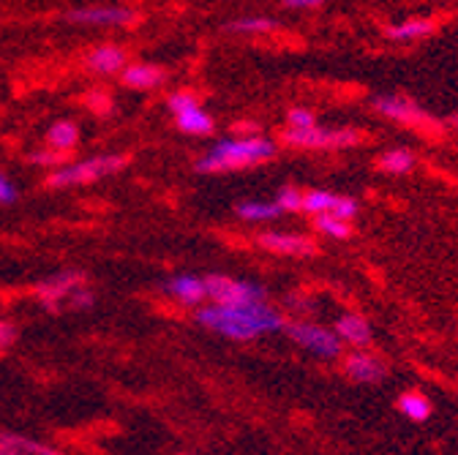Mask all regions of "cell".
<instances>
[{
  "instance_id": "obj_1",
  "label": "cell",
  "mask_w": 458,
  "mask_h": 455,
  "mask_svg": "<svg viewBox=\"0 0 458 455\" xmlns=\"http://www.w3.org/2000/svg\"><path fill=\"white\" fill-rule=\"evenodd\" d=\"M194 322L208 333H216L229 341H241V344L257 341L270 333H284V324H286L284 314L276 306H270V300L251 303V306L205 303L194 311Z\"/></svg>"
},
{
  "instance_id": "obj_2",
  "label": "cell",
  "mask_w": 458,
  "mask_h": 455,
  "mask_svg": "<svg viewBox=\"0 0 458 455\" xmlns=\"http://www.w3.org/2000/svg\"><path fill=\"white\" fill-rule=\"evenodd\" d=\"M276 153H278V145L265 134L226 137V139H218L208 153H202L194 161V169L199 175H226V173H238V169L259 166L276 158Z\"/></svg>"
},
{
  "instance_id": "obj_3",
  "label": "cell",
  "mask_w": 458,
  "mask_h": 455,
  "mask_svg": "<svg viewBox=\"0 0 458 455\" xmlns=\"http://www.w3.org/2000/svg\"><path fill=\"white\" fill-rule=\"evenodd\" d=\"M126 166H129V156H123V153H101V156H90L82 161H66L64 166L52 169L44 181V186L55 189V191L90 186V183H98L104 178L123 173Z\"/></svg>"
},
{
  "instance_id": "obj_4",
  "label": "cell",
  "mask_w": 458,
  "mask_h": 455,
  "mask_svg": "<svg viewBox=\"0 0 458 455\" xmlns=\"http://www.w3.org/2000/svg\"><path fill=\"white\" fill-rule=\"evenodd\" d=\"M286 338L303 352L319 358V360H338L344 358V344L333 327H325L311 319H286L284 324Z\"/></svg>"
},
{
  "instance_id": "obj_5",
  "label": "cell",
  "mask_w": 458,
  "mask_h": 455,
  "mask_svg": "<svg viewBox=\"0 0 458 455\" xmlns=\"http://www.w3.org/2000/svg\"><path fill=\"white\" fill-rule=\"evenodd\" d=\"M281 139L290 147H301V150H347V147L360 145V131L317 123L309 129H286Z\"/></svg>"
},
{
  "instance_id": "obj_6",
  "label": "cell",
  "mask_w": 458,
  "mask_h": 455,
  "mask_svg": "<svg viewBox=\"0 0 458 455\" xmlns=\"http://www.w3.org/2000/svg\"><path fill=\"white\" fill-rule=\"evenodd\" d=\"M205 287H208V303H216V306H251V303L267 300V290L262 283L224 275V273L205 275Z\"/></svg>"
},
{
  "instance_id": "obj_7",
  "label": "cell",
  "mask_w": 458,
  "mask_h": 455,
  "mask_svg": "<svg viewBox=\"0 0 458 455\" xmlns=\"http://www.w3.org/2000/svg\"><path fill=\"white\" fill-rule=\"evenodd\" d=\"M82 283H88V275L77 267H69V270L41 278L33 287V298L44 311H61L66 308V300L72 298V292L82 287Z\"/></svg>"
},
{
  "instance_id": "obj_8",
  "label": "cell",
  "mask_w": 458,
  "mask_h": 455,
  "mask_svg": "<svg viewBox=\"0 0 458 455\" xmlns=\"http://www.w3.org/2000/svg\"><path fill=\"white\" fill-rule=\"evenodd\" d=\"M64 20L69 25H85V28H131L137 25L140 14L129 6H82V9H69Z\"/></svg>"
},
{
  "instance_id": "obj_9",
  "label": "cell",
  "mask_w": 458,
  "mask_h": 455,
  "mask_svg": "<svg viewBox=\"0 0 458 455\" xmlns=\"http://www.w3.org/2000/svg\"><path fill=\"white\" fill-rule=\"evenodd\" d=\"M374 112H379L382 118L401 123V126H428L431 118L428 112L410 96H401V93H387V96H374L371 98Z\"/></svg>"
},
{
  "instance_id": "obj_10",
  "label": "cell",
  "mask_w": 458,
  "mask_h": 455,
  "mask_svg": "<svg viewBox=\"0 0 458 455\" xmlns=\"http://www.w3.org/2000/svg\"><path fill=\"white\" fill-rule=\"evenodd\" d=\"M158 292L166 295L169 300H175L186 308H199L208 303V287H205V275L194 273H175L166 275L158 283Z\"/></svg>"
},
{
  "instance_id": "obj_11",
  "label": "cell",
  "mask_w": 458,
  "mask_h": 455,
  "mask_svg": "<svg viewBox=\"0 0 458 455\" xmlns=\"http://www.w3.org/2000/svg\"><path fill=\"white\" fill-rule=\"evenodd\" d=\"M259 249L276 254V257H295V259H309L317 254V243L309 235H298V232H259L257 235Z\"/></svg>"
},
{
  "instance_id": "obj_12",
  "label": "cell",
  "mask_w": 458,
  "mask_h": 455,
  "mask_svg": "<svg viewBox=\"0 0 458 455\" xmlns=\"http://www.w3.org/2000/svg\"><path fill=\"white\" fill-rule=\"evenodd\" d=\"M129 63H131V61H129L126 46L112 44V41H109V44H98V46L88 49V55L82 58L85 72L98 74V77H114V74L121 77V72H123Z\"/></svg>"
},
{
  "instance_id": "obj_13",
  "label": "cell",
  "mask_w": 458,
  "mask_h": 455,
  "mask_svg": "<svg viewBox=\"0 0 458 455\" xmlns=\"http://www.w3.org/2000/svg\"><path fill=\"white\" fill-rule=\"evenodd\" d=\"M344 374L358 384H379L387 376V363L374 352L352 350L350 355H344Z\"/></svg>"
},
{
  "instance_id": "obj_14",
  "label": "cell",
  "mask_w": 458,
  "mask_h": 455,
  "mask_svg": "<svg viewBox=\"0 0 458 455\" xmlns=\"http://www.w3.org/2000/svg\"><path fill=\"white\" fill-rule=\"evenodd\" d=\"M0 455H69V452L44 439H33L20 431L0 428Z\"/></svg>"
},
{
  "instance_id": "obj_15",
  "label": "cell",
  "mask_w": 458,
  "mask_h": 455,
  "mask_svg": "<svg viewBox=\"0 0 458 455\" xmlns=\"http://www.w3.org/2000/svg\"><path fill=\"white\" fill-rule=\"evenodd\" d=\"M333 330L338 333L341 344H344V347H352V350H366V347H371V341H374L371 322H369L363 314H355V311L341 314V316L335 319Z\"/></svg>"
},
{
  "instance_id": "obj_16",
  "label": "cell",
  "mask_w": 458,
  "mask_h": 455,
  "mask_svg": "<svg viewBox=\"0 0 458 455\" xmlns=\"http://www.w3.org/2000/svg\"><path fill=\"white\" fill-rule=\"evenodd\" d=\"M169 80L166 69L158 66V63H148V61H140V63H129L123 72H121V82L129 88V90H156L161 88L164 82Z\"/></svg>"
},
{
  "instance_id": "obj_17",
  "label": "cell",
  "mask_w": 458,
  "mask_h": 455,
  "mask_svg": "<svg viewBox=\"0 0 458 455\" xmlns=\"http://www.w3.org/2000/svg\"><path fill=\"white\" fill-rule=\"evenodd\" d=\"M434 30H437V22H434V20L410 17V20H401V22L387 25V28H385V36H387L390 41H398V44H410V41L428 38Z\"/></svg>"
},
{
  "instance_id": "obj_18",
  "label": "cell",
  "mask_w": 458,
  "mask_h": 455,
  "mask_svg": "<svg viewBox=\"0 0 458 455\" xmlns=\"http://www.w3.org/2000/svg\"><path fill=\"white\" fill-rule=\"evenodd\" d=\"M235 215L241 221H249V223H267V221H276L284 215V210L278 207V202H259V199H246V202H238L235 205Z\"/></svg>"
},
{
  "instance_id": "obj_19",
  "label": "cell",
  "mask_w": 458,
  "mask_h": 455,
  "mask_svg": "<svg viewBox=\"0 0 458 455\" xmlns=\"http://www.w3.org/2000/svg\"><path fill=\"white\" fill-rule=\"evenodd\" d=\"M395 407H398L401 415H404L407 420H412V423H426V420L431 417V412H434L431 401H428V398H426L420 390H407V392H401V395H398V401H395Z\"/></svg>"
},
{
  "instance_id": "obj_20",
  "label": "cell",
  "mask_w": 458,
  "mask_h": 455,
  "mask_svg": "<svg viewBox=\"0 0 458 455\" xmlns=\"http://www.w3.org/2000/svg\"><path fill=\"white\" fill-rule=\"evenodd\" d=\"M175 126L181 134H189V137H210L216 131L213 118L202 106H194V109L183 112V115H175Z\"/></svg>"
},
{
  "instance_id": "obj_21",
  "label": "cell",
  "mask_w": 458,
  "mask_h": 455,
  "mask_svg": "<svg viewBox=\"0 0 458 455\" xmlns=\"http://www.w3.org/2000/svg\"><path fill=\"white\" fill-rule=\"evenodd\" d=\"M80 145V126L74 121H57L47 129V147L72 153Z\"/></svg>"
},
{
  "instance_id": "obj_22",
  "label": "cell",
  "mask_w": 458,
  "mask_h": 455,
  "mask_svg": "<svg viewBox=\"0 0 458 455\" xmlns=\"http://www.w3.org/2000/svg\"><path fill=\"white\" fill-rule=\"evenodd\" d=\"M377 164H379L382 173H387V175H407V173H412V169H415L418 158L407 147H390V150H385L379 156Z\"/></svg>"
},
{
  "instance_id": "obj_23",
  "label": "cell",
  "mask_w": 458,
  "mask_h": 455,
  "mask_svg": "<svg viewBox=\"0 0 458 455\" xmlns=\"http://www.w3.org/2000/svg\"><path fill=\"white\" fill-rule=\"evenodd\" d=\"M278 22L273 17H241V20H229L224 25L226 33H238V36H265L273 33Z\"/></svg>"
},
{
  "instance_id": "obj_24",
  "label": "cell",
  "mask_w": 458,
  "mask_h": 455,
  "mask_svg": "<svg viewBox=\"0 0 458 455\" xmlns=\"http://www.w3.org/2000/svg\"><path fill=\"white\" fill-rule=\"evenodd\" d=\"M314 230L330 240H347V238H352V221L322 213V215H314Z\"/></svg>"
},
{
  "instance_id": "obj_25",
  "label": "cell",
  "mask_w": 458,
  "mask_h": 455,
  "mask_svg": "<svg viewBox=\"0 0 458 455\" xmlns=\"http://www.w3.org/2000/svg\"><path fill=\"white\" fill-rule=\"evenodd\" d=\"M341 194H333V191H325V189H311V191H303V213L309 215H322V213H333L335 210V202H338Z\"/></svg>"
},
{
  "instance_id": "obj_26",
  "label": "cell",
  "mask_w": 458,
  "mask_h": 455,
  "mask_svg": "<svg viewBox=\"0 0 458 455\" xmlns=\"http://www.w3.org/2000/svg\"><path fill=\"white\" fill-rule=\"evenodd\" d=\"M276 202L284 213H301L303 210V191L298 186H281Z\"/></svg>"
},
{
  "instance_id": "obj_27",
  "label": "cell",
  "mask_w": 458,
  "mask_h": 455,
  "mask_svg": "<svg viewBox=\"0 0 458 455\" xmlns=\"http://www.w3.org/2000/svg\"><path fill=\"white\" fill-rule=\"evenodd\" d=\"M194 106H202V104H199V98H197L194 93H189V90H178V93H169V96H166V109L172 112V118H175V115H183V112H189V109H194Z\"/></svg>"
},
{
  "instance_id": "obj_28",
  "label": "cell",
  "mask_w": 458,
  "mask_h": 455,
  "mask_svg": "<svg viewBox=\"0 0 458 455\" xmlns=\"http://www.w3.org/2000/svg\"><path fill=\"white\" fill-rule=\"evenodd\" d=\"M66 156L69 153H61V150H52V147H44V150H30L28 153V161L36 164V166H47V169H57L66 164Z\"/></svg>"
},
{
  "instance_id": "obj_29",
  "label": "cell",
  "mask_w": 458,
  "mask_h": 455,
  "mask_svg": "<svg viewBox=\"0 0 458 455\" xmlns=\"http://www.w3.org/2000/svg\"><path fill=\"white\" fill-rule=\"evenodd\" d=\"M317 126V115L309 106H293L286 112V129H309Z\"/></svg>"
},
{
  "instance_id": "obj_30",
  "label": "cell",
  "mask_w": 458,
  "mask_h": 455,
  "mask_svg": "<svg viewBox=\"0 0 458 455\" xmlns=\"http://www.w3.org/2000/svg\"><path fill=\"white\" fill-rule=\"evenodd\" d=\"M93 306H96V292L88 287V283L77 287V290L72 292V298L66 300V308H72V311H88V308H93Z\"/></svg>"
},
{
  "instance_id": "obj_31",
  "label": "cell",
  "mask_w": 458,
  "mask_h": 455,
  "mask_svg": "<svg viewBox=\"0 0 458 455\" xmlns=\"http://www.w3.org/2000/svg\"><path fill=\"white\" fill-rule=\"evenodd\" d=\"M82 101L88 104V109L96 112V115H109V112H112V96L104 93V90H90Z\"/></svg>"
},
{
  "instance_id": "obj_32",
  "label": "cell",
  "mask_w": 458,
  "mask_h": 455,
  "mask_svg": "<svg viewBox=\"0 0 458 455\" xmlns=\"http://www.w3.org/2000/svg\"><path fill=\"white\" fill-rule=\"evenodd\" d=\"M20 341V330L12 319H0V355H6Z\"/></svg>"
},
{
  "instance_id": "obj_33",
  "label": "cell",
  "mask_w": 458,
  "mask_h": 455,
  "mask_svg": "<svg viewBox=\"0 0 458 455\" xmlns=\"http://www.w3.org/2000/svg\"><path fill=\"white\" fill-rule=\"evenodd\" d=\"M358 213H360V205H358V199H355V197H347V194H341V197H338V202H335V210H333L330 215H335V218H344V221H352Z\"/></svg>"
},
{
  "instance_id": "obj_34",
  "label": "cell",
  "mask_w": 458,
  "mask_h": 455,
  "mask_svg": "<svg viewBox=\"0 0 458 455\" xmlns=\"http://www.w3.org/2000/svg\"><path fill=\"white\" fill-rule=\"evenodd\" d=\"M17 199H20V189L6 173H0V205H14Z\"/></svg>"
},
{
  "instance_id": "obj_35",
  "label": "cell",
  "mask_w": 458,
  "mask_h": 455,
  "mask_svg": "<svg viewBox=\"0 0 458 455\" xmlns=\"http://www.w3.org/2000/svg\"><path fill=\"white\" fill-rule=\"evenodd\" d=\"M325 0H281L284 9H293V12H306V9H319Z\"/></svg>"
},
{
  "instance_id": "obj_36",
  "label": "cell",
  "mask_w": 458,
  "mask_h": 455,
  "mask_svg": "<svg viewBox=\"0 0 458 455\" xmlns=\"http://www.w3.org/2000/svg\"><path fill=\"white\" fill-rule=\"evenodd\" d=\"M233 131H235V137H251V134H257V131H259V123H254V121L233 123Z\"/></svg>"
},
{
  "instance_id": "obj_37",
  "label": "cell",
  "mask_w": 458,
  "mask_h": 455,
  "mask_svg": "<svg viewBox=\"0 0 458 455\" xmlns=\"http://www.w3.org/2000/svg\"><path fill=\"white\" fill-rule=\"evenodd\" d=\"M450 123H453V126L458 129V118H450Z\"/></svg>"
},
{
  "instance_id": "obj_38",
  "label": "cell",
  "mask_w": 458,
  "mask_h": 455,
  "mask_svg": "<svg viewBox=\"0 0 458 455\" xmlns=\"http://www.w3.org/2000/svg\"><path fill=\"white\" fill-rule=\"evenodd\" d=\"M181 455H197V452H181Z\"/></svg>"
}]
</instances>
